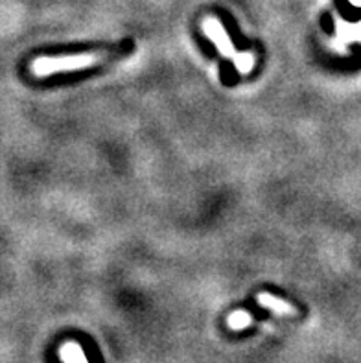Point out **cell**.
<instances>
[{"label":"cell","instance_id":"1","mask_svg":"<svg viewBox=\"0 0 361 363\" xmlns=\"http://www.w3.org/2000/svg\"><path fill=\"white\" fill-rule=\"evenodd\" d=\"M123 54L122 48H113V50H98L87 52V54L76 55H61V57H39L33 63V72L37 76H50L54 72H69V70H82L87 67H94L107 60H115Z\"/></svg>","mask_w":361,"mask_h":363},{"label":"cell","instance_id":"2","mask_svg":"<svg viewBox=\"0 0 361 363\" xmlns=\"http://www.w3.org/2000/svg\"><path fill=\"white\" fill-rule=\"evenodd\" d=\"M203 30H205L206 35L211 37L212 41L216 43V46H218V50H220L221 54L227 55V57H233L234 65H236V69H238L240 72H251L252 67H255V55L234 52V46L233 43H231L227 32H225V28L221 26L216 18H206L205 23H203Z\"/></svg>","mask_w":361,"mask_h":363},{"label":"cell","instance_id":"3","mask_svg":"<svg viewBox=\"0 0 361 363\" xmlns=\"http://www.w3.org/2000/svg\"><path fill=\"white\" fill-rule=\"evenodd\" d=\"M258 303H260V306L273 310V312L279 313V315H295V313H297V310L293 308L291 304L270 294L258 295Z\"/></svg>","mask_w":361,"mask_h":363},{"label":"cell","instance_id":"4","mask_svg":"<svg viewBox=\"0 0 361 363\" xmlns=\"http://www.w3.org/2000/svg\"><path fill=\"white\" fill-rule=\"evenodd\" d=\"M60 356L65 363H89L85 358V352L78 343H65L61 347Z\"/></svg>","mask_w":361,"mask_h":363},{"label":"cell","instance_id":"5","mask_svg":"<svg viewBox=\"0 0 361 363\" xmlns=\"http://www.w3.org/2000/svg\"><path fill=\"white\" fill-rule=\"evenodd\" d=\"M251 323H252V318L247 312H243V310L234 312L229 318V327L233 328V330H243V328L249 327Z\"/></svg>","mask_w":361,"mask_h":363}]
</instances>
